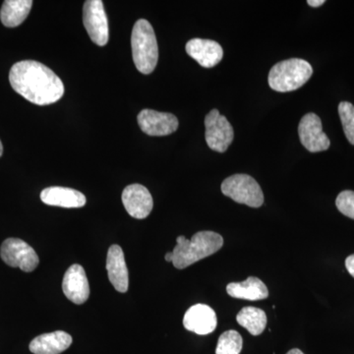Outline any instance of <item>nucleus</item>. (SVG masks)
<instances>
[{
  "instance_id": "obj_1",
  "label": "nucleus",
  "mask_w": 354,
  "mask_h": 354,
  "mask_svg": "<svg viewBox=\"0 0 354 354\" xmlns=\"http://www.w3.org/2000/svg\"><path fill=\"white\" fill-rule=\"evenodd\" d=\"M9 82L16 93L38 106L55 104L64 95L62 79L48 66L34 60L14 64Z\"/></svg>"
},
{
  "instance_id": "obj_2",
  "label": "nucleus",
  "mask_w": 354,
  "mask_h": 354,
  "mask_svg": "<svg viewBox=\"0 0 354 354\" xmlns=\"http://www.w3.org/2000/svg\"><path fill=\"white\" fill-rule=\"evenodd\" d=\"M176 243L172 251V263L176 269L183 270L218 252L223 245V239L216 232L207 230L197 232L190 241L180 235L177 237Z\"/></svg>"
},
{
  "instance_id": "obj_3",
  "label": "nucleus",
  "mask_w": 354,
  "mask_h": 354,
  "mask_svg": "<svg viewBox=\"0 0 354 354\" xmlns=\"http://www.w3.org/2000/svg\"><path fill=\"white\" fill-rule=\"evenodd\" d=\"M132 57L135 66L141 73H152L158 64V46L152 25L140 19L133 27L131 36Z\"/></svg>"
},
{
  "instance_id": "obj_4",
  "label": "nucleus",
  "mask_w": 354,
  "mask_h": 354,
  "mask_svg": "<svg viewBox=\"0 0 354 354\" xmlns=\"http://www.w3.org/2000/svg\"><path fill=\"white\" fill-rule=\"evenodd\" d=\"M313 68L306 60L291 58L283 60L270 70V87L277 92H292L304 85L311 78Z\"/></svg>"
},
{
  "instance_id": "obj_5",
  "label": "nucleus",
  "mask_w": 354,
  "mask_h": 354,
  "mask_svg": "<svg viewBox=\"0 0 354 354\" xmlns=\"http://www.w3.org/2000/svg\"><path fill=\"white\" fill-rule=\"evenodd\" d=\"M221 192L234 202L252 208H259L264 203V194L257 181L247 174H234L221 183Z\"/></svg>"
},
{
  "instance_id": "obj_6",
  "label": "nucleus",
  "mask_w": 354,
  "mask_h": 354,
  "mask_svg": "<svg viewBox=\"0 0 354 354\" xmlns=\"http://www.w3.org/2000/svg\"><path fill=\"white\" fill-rule=\"evenodd\" d=\"M205 138L209 148L218 153H225L234 138V127L218 109H212L205 118Z\"/></svg>"
},
{
  "instance_id": "obj_7",
  "label": "nucleus",
  "mask_w": 354,
  "mask_h": 354,
  "mask_svg": "<svg viewBox=\"0 0 354 354\" xmlns=\"http://www.w3.org/2000/svg\"><path fill=\"white\" fill-rule=\"evenodd\" d=\"M0 256L6 264L12 268H19L26 272L34 271L39 263L36 251L19 239L4 241L0 248Z\"/></svg>"
},
{
  "instance_id": "obj_8",
  "label": "nucleus",
  "mask_w": 354,
  "mask_h": 354,
  "mask_svg": "<svg viewBox=\"0 0 354 354\" xmlns=\"http://www.w3.org/2000/svg\"><path fill=\"white\" fill-rule=\"evenodd\" d=\"M83 22L93 43L106 46L109 38V21L104 2L101 0H88L84 4Z\"/></svg>"
},
{
  "instance_id": "obj_9",
  "label": "nucleus",
  "mask_w": 354,
  "mask_h": 354,
  "mask_svg": "<svg viewBox=\"0 0 354 354\" xmlns=\"http://www.w3.org/2000/svg\"><path fill=\"white\" fill-rule=\"evenodd\" d=\"M300 142L310 153L323 152L330 148V141L323 131L322 121L315 113L305 114L298 125Z\"/></svg>"
},
{
  "instance_id": "obj_10",
  "label": "nucleus",
  "mask_w": 354,
  "mask_h": 354,
  "mask_svg": "<svg viewBox=\"0 0 354 354\" xmlns=\"http://www.w3.org/2000/svg\"><path fill=\"white\" fill-rule=\"evenodd\" d=\"M138 124L142 131L150 136H167L176 131L178 120L171 113L143 109L138 114Z\"/></svg>"
},
{
  "instance_id": "obj_11",
  "label": "nucleus",
  "mask_w": 354,
  "mask_h": 354,
  "mask_svg": "<svg viewBox=\"0 0 354 354\" xmlns=\"http://www.w3.org/2000/svg\"><path fill=\"white\" fill-rule=\"evenodd\" d=\"M122 203L132 218L143 220L150 215L153 201L150 191L141 184L128 185L122 193Z\"/></svg>"
},
{
  "instance_id": "obj_12",
  "label": "nucleus",
  "mask_w": 354,
  "mask_h": 354,
  "mask_svg": "<svg viewBox=\"0 0 354 354\" xmlns=\"http://www.w3.org/2000/svg\"><path fill=\"white\" fill-rule=\"evenodd\" d=\"M62 290L65 297L74 304L81 305L90 297V286L85 270L81 265H72L65 272Z\"/></svg>"
},
{
  "instance_id": "obj_13",
  "label": "nucleus",
  "mask_w": 354,
  "mask_h": 354,
  "mask_svg": "<svg viewBox=\"0 0 354 354\" xmlns=\"http://www.w3.org/2000/svg\"><path fill=\"white\" fill-rule=\"evenodd\" d=\"M186 330L200 335L211 334L216 330L218 318L213 308L206 304L193 305L186 311L183 318Z\"/></svg>"
},
{
  "instance_id": "obj_14",
  "label": "nucleus",
  "mask_w": 354,
  "mask_h": 354,
  "mask_svg": "<svg viewBox=\"0 0 354 354\" xmlns=\"http://www.w3.org/2000/svg\"><path fill=\"white\" fill-rule=\"evenodd\" d=\"M186 53L205 68H212L221 62L223 50L212 39H192L186 44Z\"/></svg>"
},
{
  "instance_id": "obj_15",
  "label": "nucleus",
  "mask_w": 354,
  "mask_h": 354,
  "mask_svg": "<svg viewBox=\"0 0 354 354\" xmlns=\"http://www.w3.org/2000/svg\"><path fill=\"white\" fill-rule=\"evenodd\" d=\"M106 270L109 281L113 288L120 292H127L129 286V278L124 253L120 245L109 247L106 258Z\"/></svg>"
},
{
  "instance_id": "obj_16",
  "label": "nucleus",
  "mask_w": 354,
  "mask_h": 354,
  "mask_svg": "<svg viewBox=\"0 0 354 354\" xmlns=\"http://www.w3.org/2000/svg\"><path fill=\"white\" fill-rule=\"evenodd\" d=\"M41 200L50 206L62 207V208H82L85 206V195L80 191L72 188L53 187L46 188L41 191Z\"/></svg>"
},
{
  "instance_id": "obj_17",
  "label": "nucleus",
  "mask_w": 354,
  "mask_h": 354,
  "mask_svg": "<svg viewBox=\"0 0 354 354\" xmlns=\"http://www.w3.org/2000/svg\"><path fill=\"white\" fill-rule=\"evenodd\" d=\"M71 344V335L64 330H57L35 337L29 348L34 354H59L66 351Z\"/></svg>"
},
{
  "instance_id": "obj_18",
  "label": "nucleus",
  "mask_w": 354,
  "mask_h": 354,
  "mask_svg": "<svg viewBox=\"0 0 354 354\" xmlns=\"http://www.w3.org/2000/svg\"><path fill=\"white\" fill-rule=\"evenodd\" d=\"M227 292L230 297L239 298V299L251 300V301H258L269 297L267 286L256 277H249L242 283H228Z\"/></svg>"
},
{
  "instance_id": "obj_19",
  "label": "nucleus",
  "mask_w": 354,
  "mask_h": 354,
  "mask_svg": "<svg viewBox=\"0 0 354 354\" xmlns=\"http://www.w3.org/2000/svg\"><path fill=\"white\" fill-rule=\"evenodd\" d=\"M32 6V0H6L0 10L2 24L8 28L22 24L29 15Z\"/></svg>"
},
{
  "instance_id": "obj_20",
  "label": "nucleus",
  "mask_w": 354,
  "mask_h": 354,
  "mask_svg": "<svg viewBox=\"0 0 354 354\" xmlns=\"http://www.w3.org/2000/svg\"><path fill=\"white\" fill-rule=\"evenodd\" d=\"M236 321L252 335H259L267 326V315L262 309L248 306L242 308L237 314Z\"/></svg>"
},
{
  "instance_id": "obj_21",
  "label": "nucleus",
  "mask_w": 354,
  "mask_h": 354,
  "mask_svg": "<svg viewBox=\"0 0 354 354\" xmlns=\"http://www.w3.org/2000/svg\"><path fill=\"white\" fill-rule=\"evenodd\" d=\"M243 341L239 332L234 330H227L218 337L216 354H239L242 351Z\"/></svg>"
},
{
  "instance_id": "obj_22",
  "label": "nucleus",
  "mask_w": 354,
  "mask_h": 354,
  "mask_svg": "<svg viewBox=\"0 0 354 354\" xmlns=\"http://www.w3.org/2000/svg\"><path fill=\"white\" fill-rule=\"evenodd\" d=\"M339 114L341 118L344 135L349 143L354 146V106L348 102L339 104Z\"/></svg>"
},
{
  "instance_id": "obj_23",
  "label": "nucleus",
  "mask_w": 354,
  "mask_h": 354,
  "mask_svg": "<svg viewBox=\"0 0 354 354\" xmlns=\"http://www.w3.org/2000/svg\"><path fill=\"white\" fill-rule=\"evenodd\" d=\"M335 206L342 215L354 220V191L344 190L339 193L335 200Z\"/></svg>"
},
{
  "instance_id": "obj_24",
  "label": "nucleus",
  "mask_w": 354,
  "mask_h": 354,
  "mask_svg": "<svg viewBox=\"0 0 354 354\" xmlns=\"http://www.w3.org/2000/svg\"><path fill=\"white\" fill-rule=\"evenodd\" d=\"M346 267L349 274H351L354 278V254L346 258Z\"/></svg>"
},
{
  "instance_id": "obj_25",
  "label": "nucleus",
  "mask_w": 354,
  "mask_h": 354,
  "mask_svg": "<svg viewBox=\"0 0 354 354\" xmlns=\"http://www.w3.org/2000/svg\"><path fill=\"white\" fill-rule=\"evenodd\" d=\"M325 3V0H308L307 4H309L311 7H320Z\"/></svg>"
},
{
  "instance_id": "obj_26",
  "label": "nucleus",
  "mask_w": 354,
  "mask_h": 354,
  "mask_svg": "<svg viewBox=\"0 0 354 354\" xmlns=\"http://www.w3.org/2000/svg\"><path fill=\"white\" fill-rule=\"evenodd\" d=\"M165 259L167 262H172L174 261V252H167L165 254Z\"/></svg>"
},
{
  "instance_id": "obj_27",
  "label": "nucleus",
  "mask_w": 354,
  "mask_h": 354,
  "mask_svg": "<svg viewBox=\"0 0 354 354\" xmlns=\"http://www.w3.org/2000/svg\"><path fill=\"white\" fill-rule=\"evenodd\" d=\"M286 354H304V353H302V351H300V349L293 348V349H291V351H288V353Z\"/></svg>"
},
{
  "instance_id": "obj_28",
  "label": "nucleus",
  "mask_w": 354,
  "mask_h": 354,
  "mask_svg": "<svg viewBox=\"0 0 354 354\" xmlns=\"http://www.w3.org/2000/svg\"><path fill=\"white\" fill-rule=\"evenodd\" d=\"M2 153H3V146H2L1 141H0V157H1Z\"/></svg>"
}]
</instances>
